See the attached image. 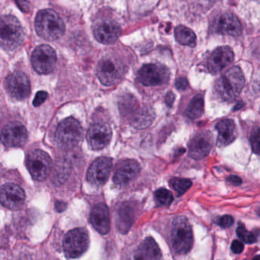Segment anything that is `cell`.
Listing matches in <instances>:
<instances>
[{"mask_svg": "<svg viewBox=\"0 0 260 260\" xmlns=\"http://www.w3.org/2000/svg\"><path fill=\"white\" fill-rule=\"evenodd\" d=\"M245 83L242 70L232 67L224 72L215 82L214 93L217 99L222 102H233L241 94Z\"/></svg>", "mask_w": 260, "mask_h": 260, "instance_id": "1", "label": "cell"}, {"mask_svg": "<svg viewBox=\"0 0 260 260\" xmlns=\"http://www.w3.org/2000/svg\"><path fill=\"white\" fill-rule=\"evenodd\" d=\"M35 29L41 38L55 41L63 35L66 27L63 21L53 9L40 11L35 18Z\"/></svg>", "mask_w": 260, "mask_h": 260, "instance_id": "2", "label": "cell"}, {"mask_svg": "<svg viewBox=\"0 0 260 260\" xmlns=\"http://www.w3.org/2000/svg\"><path fill=\"white\" fill-rule=\"evenodd\" d=\"M24 29L13 15L0 18V46L5 50H15L24 41Z\"/></svg>", "mask_w": 260, "mask_h": 260, "instance_id": "3", "label": "cell"}, {"mask_svg": "<svg viewBox=\"0 0 260 260\" xmlns=\"http://www.w3.org/2000/svg\"><path fill=\"white\" fill-rule=\"evenodd\" d=\"M173 248L178 254H186L193 244L192 227L186 217H177L173 221L171 230Z\"/></svg>", "mask_w": 260, "mask_h": 260, "instance_id": "4", "label": "cell"}, {"mask_svg": "<svg viewBox=\"0 0 260 260\" xmlns=\"http://www.w3.org/2000/svg\"><path fill=\"white\" fill-rule=\"evenodd\" d=\"M122 114L130 120L132 125L138 129L147 128L154 119L153 113L148 108L140 109L137 101L133 96H124L120 103Z\"/></svg>", "mask_w": 260, "mask_h": 260, "instance_id": "5", "label": "cell"}, {"mask_svg": "<svg viewBox=\"0 0 260 260\" xmlns=\"http://www.w3.org/2000/svg\"><path fill=\"white\" fill-rule=\"evenodd\" d=\"M82 137V128L76 119L68 118L58 125L56 132V142L62 149L75 148L80 142Z\"/></svg>", "mask_w": 260, "mask_h": 260, "instance_id": "6", "label": "cell"}, {"mask_svg": "<svg viewBox=\"0 0 260 260\" xmlns=\"http://www.w3.org/2000/svg\"><path fill=\"white\" fill-rule=\"evenodd\" d=\"M88 246L89 236L83 228L73 229L64 238V253L70 259H76L82 256L88 250Z\"/></svg>", "mask_w": 260, "mask_h": 260, "instance_id": "7", "label": "cell"}, {"mask_svg": "<svg viewBox=\"0 0 260 260\" xmlns=\"http://www.w3.org/2000/svg\"><path fill=\"white\" fill-rule=\"evenodd\" d=\"M27 167L34 180L44 181L51 172L52 160L47 153L36 150L29 154Z\"/></svg>", "mask_w": 260, "mask_h": 260, "instance_id": "8", "label": "cell"}, {"mask_svg": "<svg viewBox=\"0 0 260 260\" xmlns=\"http://www.w3.org/2000/svg\"><path fill=\"white\" fill-rule=\"evenodd\" d=\"M31 62L35 71L41 74H48L56 66V52L47 44L38 46L32 53Z\"/></svg>", "mask_w": 260, "mask_h": 260, "instance_id": "9", "label": "cell"}, {"mask_svg": "<svg viewBox=\"0 0 260 260\" xmlns=\"http://www.w3.org/2000/svg\"><path fill=\"white\" fill-rule=\"evenodd\" d=\"M170 72L162 64H149L144 65L138 72V79L147 86H155L168 82Z\"/></svg>", "mask_w": 260, "mask_h": 260, "instance_id": "10", "label": "cell"}, {"mask_svg": "<svg viewBox=\"0 0 260 260\" xmlns=\"http://www.w3.org/2000/svg\"><path fill=\"white\" fill-rule=\"evenodd\" d=\"M96 73L103 85L110 86L120 80L123 74V67L113 58H104L98 64Z\"/></svg>", "mask_w": 260, "mask_h": 260, "instance_id": "11", "label": "cell"}, {"mask_svg": "<svg viewBox=\"0 0 260 260\" xmlns=\"http://www.w3.org/2000/svg\"><path fill=\"white\" fill-rule=\"evenodd\" d=\"M27 136L25 127L20 122H13L4 127L0 138L7 148H18L27 142Z\"/></svg>", "mask_w": 260, "mask_h": 260, "instance_id": "12", "label": "cell"}, {"mask_svg": "<svg viewBox=\"0 0 260 260\" xmlns=\"http://www.w3.org/2000/svg\"><path fill=\"white\" fill-rule=\"evenodd\" d=\"M25 193L20 186L8 183L0 188V203L11 210H18L23 207Z\"/></svg>", "mask_w": 260, "mask_h": 260, "instance_id": "13", "label": "cell"}, {"mask_svg": "<svg viewBox=\"0 0 260 260\" xmlns=\"http://www.w3.org/2000/svg\"><path fill=\"white\" fill-rule=\"evenodd\" d=\"M212 30L216 33L238 37L242 33V26L238 17L232 12L217 16L212 23Z\"/></svg>", "mask_w": 260, "mask_h": 260, "instance_id": "14", "label": "cell"}, {"mask_svg": "<svg viewBox=\"0 0 260 260\" xmlns=\"http://www.w3.org/2000/svg\"><path fill=\"white\" fill-rule=\"evenodd\" d=\"M112 169V160L109 157L97 159L88 169L87 180L94 186H103L108 181Z\"/></svg>", "mask_w": 260, "mask_h": 260, "instance_id": "15", "label": "cell"}, {"mask_svg": "<svg viewBox=\"0 0 260 260\" xmlns=\"http://www.w3.org/2000/svg\"><path fill=\"white\" fill-rule=\"evenodd\" d=\"M6 87L9 95L17 100H23L30 94L28 78L21 72H15L9 75L6 78Z\"/></svg>", "mask_w": 260, "mask_h": 260, "instance_id": "16", "label": "cell"}, {"mask_svg": "<svg viewBox=\"0 0 260 260\" xmlns=\"http://www.w3.org/2000/svg\"><path fill=\"white\" fill-rule=\"evenodd\" d=\"M112 137V131L108 124L95 123L90 127L87 134L88 145L93 150H102L109 145Z\"/></svg>", "mask_w": 260, "mask_h": 260, "instance_id": "17", "label": "cell"}, {"mask_svg": "<svg viewBox=\"0 0 260 260\" xmlns=\"http://www.w3.org/2000/svg\"><path fill=\"white\" fill-rule=\"evenodd\" d=\"M235 59L233 50L229 46H221L215 49L207 60V69L212 74L221 72L230 65Z\"/></svg>", "mask_w": 260, "mask_h": 260, "instance_id": "18", "label": "cell"}, {"mask_svg": "<svg viewBox=\"0 0 260 260\" xmlns=\"http://www.w3.org/2000/svg\"><path fill=\"white\" fill-rule=\"evenodd\" d=\"M213 146V137L209 131H202L196 134L189 143V154L195 160H200L209 155Z\"/></svg>", "mask_w": 260, "mask_h": 260, "instance_id": "19", "label": "cell"}, {"mask_svg": "<svg viewBox=\"0 0 260 260\" xmlns=\"http://www.w3.org/2000/svg\"><path fill=\"white\" fill-rule=\"evenodd\" d=\"M121 33L117 23L113 21H104L99 23L94 29L96 39L102 44H109L115 42Z\"/></svg>", "mask_w": 260, "mask_h": 260, "instance_id": "20", "label": "cell"}, {"mask_svg": "<svg viewBox=\"0 0 260 260\" xmlns=\"http://www.w3.org/2000/svg\"><path fill=\"white\" fill-rule=\"evenodd\" d=\"M90 221L98 232L102 235H107L111 227L108 206L105 203H99L96 205L91 211Z\"/></svg>", "mask_w": 260, "mask_h": 260, "instance_id": "21", "label": "cell"}, {"mask_svg": "<svg viewBox=\"0 0 260 260\" xmlns=\"http://www.w3.org/2000/svg\"><path fill=\"white\" fill-rule=\"evenodd\" d=\"M139 171L140 165L137 161L133 160H125L114 174V183L117 186H125L137 177Z\"/></svg>", "mask_w": 260, "mask_h": 260, "instance_id": "22", "label": "cell"}, {"mask_svg": "<svg viewBox=\"0 0 260 260\" xmlns=\"http://www.w3.org/2000/svg\"><path fill=\"white\" fill-rule=\"evenodd\" d=\"M218 132V145L225 147L231 145L237 138V128L235 122L231 119H225L218 122L216 125Z\"/></svg>", "mask_w": 260, "mask_h": 260, "instance_id": "23", "label": "cell"}, {"mask_svg": "<svg viewBox=\"0 0 260 260\" xmlns=\"http://www.w3.org/2000/svg\"><path fill=\"white\" fill-rule=\"evenodd\" d=\"M134 257L136 259H160L161 252L153 238H147L138 247Z\"/></svg>", "mask_w": 260, "mask_h": 260, "instance_id": "24", "label": "cell"}, {"mask_svg": "<svg viewBox=\"0 0 260 260\" xmlns=\"http://www.w3.org/2000/svg\"><path fill=\"white\" fill-rule=\"evenodd\" d=\"M134 210L128 203H123L117 212L116 224L119 232L126 234L131 228L134 221Z\"/></svg>", "mask_w": 260, "mask_h": 260, "instance_id": "25", "label": "cell"}, {"mask_svg": "<svg viewBox=\"0 0 260 260\" xmlns=\"http://www.w3.org/2000/svg\"><path fill=\"white\" fill-rule=\"evenodd\" d=\"M176 41L182 45L194 47L197 43V36L195 33L189 27L184 25L177 26L174 31Z\"/></svg>", "mask_w": 260, "mask_h": 260, "instance_id": "26", "label": "cell"}, {"mask_svg": "<svg viewBox=\"0 0 260 260\" xmlns=\"http://www.w3.org/2000/svg\"><path fill=\"white\" fill-rule=\"evenodd\" d=\"M204 111V99L202 95H197L191 101L186 111V117L197 119L201 117Z\"/></svg>", "mask_w": 260, "mask_h": 260, "instance_id": "27", "label": "cell"}, {"mask_svg": "<svg viewBox=\"0 0 260 260\" xmlns=\"http://www.w3.org/2000/svg\"><path fill=\"white\" fill-rule=\"evenodd\" d=\"M192 182L187 179L173 178L170 181V186L177 192V195H182L192 186Z\"/></svg>", "mask_w": 260, "mask_h": 260, "instance_id": "28", "label": "cell"}, {"mask_svg": "<svg viewBox=\"0 0 260 260\" xmlns=\"http://www.w3.org/2000/svg\"><path fill=\"white\" fill-rule=\"evenodd\" d=\"M154 196H155L156 200L159 204L161 206H169L172 203L173 198L172 194L168 189H159L154 192Z\"/></svg>", "mask_w": 260, "mask_h": 260, "instance_id": "29", "label": "cell"}, {"mask_svg": "<svg viewBox=\"0 0 260 260\" xmlns=\"http://www.w3.org/2000/svg\"><path fill=\"white\" fill-rule=\"evenodd\" d=\"M237 235H238V238L246 244H251L256 242V235L248 232L244 224H240L238 226V229H237Z\"/></svg>", "mask_w": 260, "mask_h": 260, "instance_id": "30", "label": "cell"}, {"mask_svg": "<svg viewBox=\"0 0 260 260\" xmlns=\"http://www.w3.org/2000/svg\"><path fill=\"white\" fill-rule=\"evenodd\" d=\"M250 143L253 153L260 155V128L256 127L253 128L250 134Z\"/></svg>", "mask_w": 260, "mask_h": 260, "instance_id": "31", "label": "cell"}, {"mask_svg": "<svg viewBox=\"0 0 260 260\" xmlns=\"http://www.w3.org/2000/svg\"><path fill=\"white\" fill-rule=\"evenodd\" d=\"M234 221H235V220H234L233 217L227 215L220 218L217 223L222 228H229V227L233 225Z\"/></svg>", "mask_w": 260, "mask_h": 260, "instance_id": "32", "label": "cell"}, {"mask_svg": "<svg viewBox=\"0 0 260 260\" xmlns=\"http://www.w3.org/2000/svg\"><path fill=\"white\" fill-rule=\"evenodd\" d=\"M47 96H48V94H47V93H46V92H38V93H37L36 96H35V99H34L33 101L34 106L38 107L40 106V105H42V104L44 103V101L47 99Z\"/></svg>", "mask_w": 260, "mask_h": 260, "instance_id": "33", "label": "cell"}, {"mask_svg": "<svg viewBox=\"0 0 260 260\" xmlns=\"http://www.w3.org/2000/svg\"><path fill=\"white\" fill-rule=\"evenodd\" d=\"M244 247L243 243L241 242V241H237V240L232 242V247H231L232 251L235 253V254H241L244 251Z\"/></svg>", "mask_w": 260, "mask_h": 260, "instance_id": "34", "label": "cell"}, {"mask_svg": "<svg viewBox=\"0 0 260 260\" xmlns=\"http://www.w3.org/2000/svg\"><path fill=\"white\" fill-rule=\"evenodd\" d=\"M188 86V81L186 78L184 77H180L177 79V82H176V87H177V90H184L187 88Z\"/></svg>", "mask_w": 260, "mask_h": 260, "instance_id": "35", "label": "cell"}, {"mask_svg": "<svg viewBox=\"0 0 260 260\" xmlns=\"http://www.w3.org/2000/svg\"><path fill=\"white\" fill-rule=\"evenodd\" d=\"M228 183H230L232 186H238L242 183V180L240 177H237V176L232 175L230 177H228L227 179Z\"/></svg>", "mask_w": 260, "mask_h": 260, "instance_id": "36", "label": "cell"}, {"mask_svg": "<svg viewBox=\"0 0 260 260\" xmlns=\"http://www.w3.org/2000/svg\"><path fill=\"white\" fill-rule=\"evenodd\" d=\"M174 99H175V96H174V93L172 92H169L166 96V99H165L167 105L168 106H171L174 103Z\"/></svg>", "mask_w": 260, "mask_h": 260, "instance_id": "37", "label": "cell"}, {"mask_svg": "<svg viewBox=\"0 0 260 260\" xmlns=\"http://www.w3.org/2000/svg\"><path fill=\"white\" fill-rule=\"evenodd\" d=\"M67 209V205L62 201H56V209L58 212H62Z\"/></svg>", "mask_w": 260, "mask_h": 260, "instance_id": "38", "label": "cell"}, {"mask_svg": "<svg viewBox=\"0 0 260 260\" xmlns=\"http://www.w3.org/2000/svg\"><path fill=\"white\" fill-rule=\"evenodd\" d=\"M255 258H256H256H260V256H256V257H255Z\"/></svg>", "mask_w": 260, "mask_h": 260, "instance_id": "39", "label": "cell"}]
</instances>
